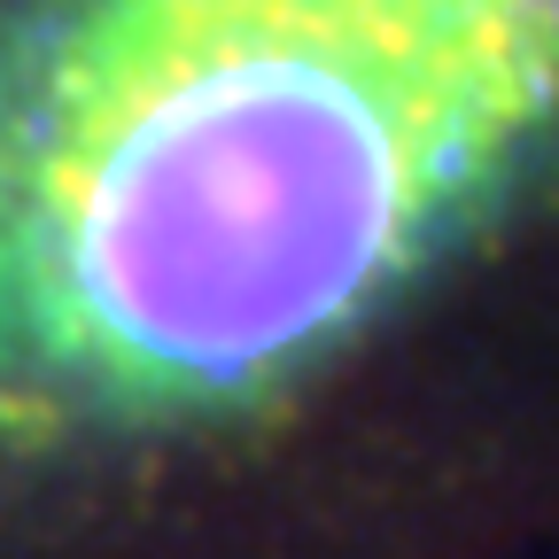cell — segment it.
<instances>
[{"mask_svg": "<svg viewBox=\"0 0 559 559\" xmlns=\"http://www.w3.org/2000/svg\"><path fill=\"white\" fill-rule=\"evenodd\" d=\"M559 373V0H0V559L404 489Z\"/></svg>", "mask_w": 559, "mask_h": 559, "instance_id": "cell-1", "label": "cell"}]
</instances>
